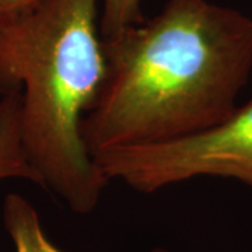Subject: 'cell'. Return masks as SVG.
Here are the masks:
<instances>
[{
  "instance_id": "obj_1",
  "label": "cell",
  "mask_w": 252,
  "mask_h": 252,
  "mask_svg": "<svg viewBox=\"0 0 252 252\" xmlns=\"http://www.w3.org/2000/svg\"><path fill=\"white\" fill-rule=\"evenodd\" d=\"M105 73L81 121L89 153L198 135L224 122L252 72V18L210 0H168L102 38Z\"/></svg>"
},
{
  "instance_id": "obj_2",
  "label": "cell",
  "mask_w": 252,
  "mask_h": 252,
  "mask_svg": "<svg viewBox=\"0 0 252 252\" xmlns=\"http://www.w3.org/2000/svg\"><path fill=\"white\" fill-rule=\"evenodd\" d=\"M101 0H42L0 28V95L18 93L31 165L76 213H90L109 181L89 153L81 121L105 73Z\"/></svg>"
},
{
  "instance_id": "obj_3",
  "label": "cell",
  "mask_w": 252,
  "mask_h": 252,
  "mask_svg": "<svg viewBox=\"0 0 252 252\" xmlns=\"http://www.w3.org/2000/svg\"><path fill=\"white\" fill-rule=\"evenodd\" d=\"M94 160L108 181L143 193L199 177H219L252 188V99L224 122L167 143L117 149Z\"/></svg>"
},
{
  "instance_id": "obj_4",
  "label": "cell",
  "mask_w": 252,
  "mask_h": 252,
  "mask_svg": "<svg viewBox=\"0 0 252 252\" xmlns=\"http://www.w3.org/2000/svg\"><path fill=\"white\" fill-rule=\"evenodd\" d=\"M20 178L42 187V180L28 160L21 133V98L9 93L0 99V181Z\"/></svg>"
},
{
  "instance_id": "obj_5",
  "label": "cell",
  "mask_w": 252,
  "mask_h": 252,
  "mask_svg": "<svg viewBox=\"0 0 252 252\" xmlns=\"http://www.w3.org/2000/svg\"><path fill=\"white\" fill-rule=\"evenodd\" d=\"M3 223L16 252H66L46 237L35 207L21 195L9 193L6 196Z\"/></svg>"
},
{
  "instance_id": "obj_6",
  "label": "cell",
  "mask_w": 252,
  "mask_h": 252,
  "mask_svg": "<svg viewBox=\"0 0 252 252\" xmlns=\"http://www.w3.org/2000/svg\"><path fill=\"white\" fill-rule=\"evenodd\" d=\"M144 21L140 0H101L99 32L102 38L114 35L127 26Z\"/></svg>"
},
{
  "instance_id": "obj_7",
  "label": "cell",
  "mask_w": 252,
  "mask_h": 252,
  "mask_svg": "<svg viewBox=\"0 0 252 252\" xmlns=\"http://www.w3.org/2000/svg\"><path fill=\"white\" fill-rule=\"evenodd\" d=\"M42 0H0V28L27 16Z\"/></svg>"
},
{
  "instance_id": "obj_8",
  "label": "cell",
  "mask_w": 252,
  "mask_h": 252,
  "mask_svg": "<svg viewBox=\"0 0 252 252\" xmlns=\"http://www.w3.org/2000/svg\"><path fill=\"white\" fill-rule=\"evenodd\" d=\"M154 252H170V251H165V250H156Z\"/></svg>"
}]
</instances>
